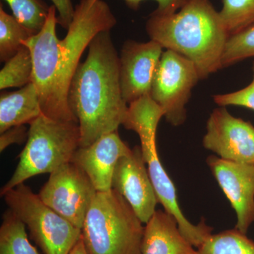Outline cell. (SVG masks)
Instances as JSON below:
<instances>
[{
  "label": "cell",
  "instance_id": "obj_1",
  "mask_svg": "<svg viewBox=\"0 0 254 254\" xmlns=\"http://www.w3.org/2000/svg\"><path fill=\"white\" fill-rule=\"evenodd\" d=\"M56 12L54 5L50 6L43 29L23 44L31 50L33 83L43 115L58 121L78 123L68 105L70 83L92 40L100 32L111 31L117 18L103 0H80L66 36L60 40Z\"/></svg>",
  "mask_w": 254,
  "mask_h": 254
},
{
  "label": "cell",
  "instance_id": "obj_2",
  "mask_svg": "<svg viewBox=\"0 0 254 254\" xmlns=\"http://www.w3.org/2000/svg\"><path fill=\"white\" fill-rule=\"evenodd\" d=\"M68 100L79 126L80 147L123 125L128 106L120 87V56L110 31L100 32L92 40L88 56L70 83Z\"/></svg>",
  "mask_w": 254,
  "mask_h": 254
},
{
  "label": "cell",
  "instance_id": "obj_3",
  "mask_svg": "<svg viewBox=\"0 0 254 254\" xmlns=\"http://www.w3.org/2000/svg\"><path fill=\"white\" fill-rule=\"evenodd\" d=\"M145 31L151 41L194 64L200 80L222 68V56L230 35L210 0H185L172 14L153 11Z\"/></svg>",
  "mask_w": 254,
  "mask_h": 254
},
{
  "label": "cell",
  "instance_id": "obj_4",
  "mask_svg": "<svg viewBox=\"0 0 254 254\" xmlns=\"http://www.w3.org/2000/svg\"><path fill=\"white\" fill-rule=\"evenodd\" d=\"M123 196L97 192L81 228L88 254H140L144 227Z\"/></svg>",
  "mask_w": 254,
  "mask_h": 254
},
{
  "label": "cell",
  "instance_id": "obj_5",
  "mask_svg": "<svg viewBox=\"0 0 254 254\" xmlns=\"http://www.w3.org/2000/svg\"><path fill=\"white\" fill-rule=\"evenodd\" d=\"M163 117V111L156 105L138 103L128 110L123 126L127 130L136 132L139 137L142 153L159 203L163 205L167 213L176 219L184 237L193 247L198 248L212 235L213 228L208 226L204 220L196 225L190 223L182 212L175 185L160 162L157 150V128Z\"/></svg>",
  "mask_w": 254,
  "mask_h": 254
},
{
  "label": "cell",
  "instance_id": "obj_6",
  "mask_svg": "<svg viewBox=\"0 0 254 254\" xmlns=\"http://www.w3.org/2000/svg\"><path fill=\"white\" fill-rule=\"evenodd\" d=\"M28 130L26 146L18 155L17 168L1 187V196L32 177L52 173L71 162L80 147L81 133L76 122L58 121L42 114L30 124Z\"/></svg>",
  "mask_w": 254,
  "mask_h": 254
},
{
  "label": "cell",
  "instance_id": "obj_7",
  "mask_svg": "<svg viewBox=\"0 0 254 254\" xmlns=\"http://www.w3.org/2000/svg\"><path fill=\"white\" fill-rule=\"evenodd\" d=\"M5 202L28 227L44 254H68L81 237V229L47 205L24 183L6 191Z\"/></svg>",
  "mask_w": 254,
  "mask_h": 254
},
{
  "label": "cell",
  "instance_id": "obj_8",
  "mask_svg": "<svg viewBox=\"0 0 254 254\" xmlns=\"http://www.w3.org/2000/svg\"><path fill=\"white\" fill-rule=\"evenodd\" d=\"M199 80L198 69L190 60L173 50L163 52L150 95L170 125L180 126L186 121V105Z\"/></svg>",
  "mask_w": 254,
  "mask_h": 254
},
{
  "label": "cell",
  "instance_id": "obj_9",
  "mask_svg": "<svg viewBox=\"0 0 254 254\" xmlns=\"http://www.w3.org/2000/svg\"><path fill=\"white\" fill-rule=\"evenodd\" d=\"M97 192L83 170L69 162L50 174L38 195L47 205L81 229Z\"/></svg>",
  "mask_w": 254,
  "mask_h": 254
},
{
  "label": "cell",
  "instance_id": "obj_10",
  "mask_svg": "<svg viewBox=\"0 0 254 254\" xmlns=\"http://www.w3.org/2000/svg\"><path fill=\"white\" fill-rule=\"evenodd\" d=\"M203 145L224 160L254 164V127L220 107L209 117Z\"/></svg>",
  "mask_w": 254,
  "mask_h": 254
},
{
  "label": "cell",
  "instance_id": "obj_11",
  "mask_svg": "<svg viewBox=\"0 0 254 254\" xmlns=\"http://www.w3.org/2000/svg\"><path fill=\"white\" fill-rule=\"evenodd\" d=\"M141 146H136L117 164L113 190L125 198L137 217L146 224L156 211L159 203L146 168Z\"/></svg>",
  "mask_w": 254,
  "mask_h": 254
},
{
  "label": "cell",
  "instance_id": "obj_12",
  "mask_svg": "<svg viewBox=\"0 0 254 254\" xmlns=\"http://www.w3.org/2000/svg\"><path fill=\"white\" fill-rule=\"evenodd\" d=\"M156 42L128 40L120 55V79L123 99L130 103L150 95L155 71L163 53Z\"/></svg>",
  "mask_w": 254,
  "mask_h": 254
},
{
  "label": "cell",
  "instance_id": "obj_13",
  "mask_svg": "<svg viewBox=\"0 0 254 254\" xmlns=\"http://www.w3.org/2000/svg\"><path fill=\"white\" fill-rule=\"evenodd\" d=\"M206 162L236 212L235 228L247 235L254 222V164L228 161L215 155L208 157Z\"/></svg>",
  "mask_w": 254,
  "mask_h": 254
},
{
  "label": "cell",
  "instance_id": "obj_14",
  "mask_svg": "<svg viewBox=\"0 0 254 254\" xmlns=\"http://www.w3.org/2000/svg\"><path fill=\"white\" fill-rule=\"evenodd\" d=\"M131 151L118 131L106 133L86 147H79L71 162L88 175L98 192L113 189V178L119 160Z\"/></svg>",
  "mask_w": 254,
  "mask_h": 254
},
{
  "label": "cell",
  "instance_id": "obj_15",
  "mask_svg": "<svg viewBox=\"0 0 254 254\" xmlns=\"http://www.w3.org/2000/svg\"><path fill=\"white\" fill-rule=\"evenodd\" d=\"M193 247L173 215L156 210L145 224L140 254H197Z\"/></svg>",
  "mask_w": 254,
  "mask_h": 254
},
{
  "label": "cell",
  "instance_id": "obj_16",
  "mask_svg": "<svg viewBox=\"0 0 254 254\" xmlns=\"http://www.w3.org/2000/svg\"><path fill=\"white\" fill-rule=\"evenodd\" d=\"M43 114L34 83L0 96V133L11 127L31 124Z\"/></svg>",
  "mask_w": 254,
  "mask_h": 254
},
{
  "label": "cell",
  "instance_id": "obj_17",
  "mask_svg": "<svg viewBox=\"0 0 254 254\" xmlns=\"http://www.w3.org/2000/svg\"><path fill=\"white\" fill-rule=\"evenodd\" d=\"M0 227V254H39L30 243L26 225L10 209Z\"/></svg>",
  "mask_w": 254,
  "mask_h": 254
},
{
  "label": "cell",
  "instance_id": "obj_18",
  "mask_svg": "<svg viewBox=\"0 0 254 254\" xmlns=\"http://www.w3.org/2000/svg\"><path fill=\"white\" fill-rule=\"evenodd\" d=\"M197 254H254V242L236 228L210 235Z\"/></svg>",
  "mask_w": 254,
  "mask_h": 254
},
{
  "label": "cell",
  "instance_id": "obj_19",
  "mask_svg": "<svg viewBox=\"0 0 254 254\" xmlns=\"http://www.w3.org/2000/svg\"><path fill=\"white\" fill-rule=\"evenodd\" d=\"M33 61L31 50L23 46L5 63L0 71V89L23 88L33 82Z\"/></svg>",
  "mask_w": 254,
  "mask_h": 254
},
{
  "label": "cell",
  "instance_id": "obj_20",
  "mask_svg": "<svg viewBox=\"0 0 254 254\" xmlns=\"http://www.w3.org/2000/svg\"><path fill=\"white\" fill-rule=\"evenodd\" d=\"M34 36L18 22L14 16L8 14L0 4V61L6 63L23 46V42Z\"/></svg>",
  "mask_w": 254,
  "mask_h": 254
},
{
  "label": "cell",
  "instance_id": "obj_21",
  "mask_svg": "<svg viewBox=\"0 0 254 254\" xmlns=\"http://www.w3.org/2000/svg\"><path fill=\"white\" fill-rule=\"evenodd\" d=\"M13 16L27 29L36 35L46 24L50 7L43 0H4Z\"/></svg>",
  "mask_w": 254,
  "mask_h": 254
},
{
  "label": "cell",
  "instance_id": "obj_22",
  "mask_svg": "<svg viewBox=\"0 0 254 254\" xmlns=\"http://www.w3.org/2000/svg\"><path fill=\"white\" fill-rule=\"evenodd\" d=\"M220 13L229 35L254 24V0H222Z\"/></svg>",
  "mask_w": 254,
  "mask_h": 254
},
{
  "label": "cell",
  "instance_id": "obj_23",
  "mask_svg": "<svg viewBox=\"0 0 254 254\" xmlns=\"http://www.w3.org/2000/svg\"><path fill=\"white\" fill-rule=\"evenodd\" d=\"M254 58V24L230 35L222 56V68Z\"/></svg>",
  "mask_w": 254,
  "mask_h": 254
},
{
  "label": "cell",
  "instance_id": "obj_24",
  "mask_svg": "<svg viewBox=\"0 0 254 254\" xmlns=\"http://www.w3.org/2000/svg\"><path fill=\"white\" fill-rule=\"evenodd\" d=\"M253 79L245 88L232 93L213 95L214 102L220 107L239 106L254 111V63Z\"/></svg>",
  "mask_w": 254,
  "mask_h": 254
},
{
  "label": "cell",
  "instance_id": "obj_25",
  "mask_svg": "<svg viewBox=\"0 0 254 254\" xmlns=\"http://www.w3.org/2000/svg\"><path fill=\"white\" fill-rule=\"evenodd\" d=\"M28 131L25 125L11 127L1 133L0 136V151L6 149L14 143L21 144L28 139Z\"/></svg>",
  "mask_w": 254,
  "mask_h": 254
},
{
  "label": "cell",
  "instance_id": "obj_26",
  "mask_svg": "<svg viewBox=\"0 0 254 254\" xmlns=\"http://www.w3.org/2000/svg\"><path fill=\"white\" fill-rule=\"evenodd\" d=\"M127 6L132 10L138 9L140 4L144 0H124ZM158 3V8L154 11L159 14H172L176 12L181 7L185 0H154Z\"/></svg>",
  "mask_w": 254,
  "mask_h": 254
},
{
  "label": "cell",
  "instance_id": "obj_27",
  "mask_svg": "<svg viewBox=\"0 0 254 254\" xmlns=\"http://www.w3.org/2000/svg\"><path fill=\"white\" fill-rule=\"evenodd\" d=\"M58 11V23L64 29L68 30L72 22L75 8L71 0H51Z\"/></svg>",
  "mask_w": 254,
  "mask_h": 254
},
{
  "label": "cell",
  "instance_id": "obj_28",
  "mask_svg": "<svg viewBox=\"0 0 254 254\" xmlns=\"http://www.w3.org/2000/svg\"><path fill=\"white\" fill-rule=\"evenodd\" d=\"M68 254H88L87 252L86 247H85L82 237L78 241L77 243L73 247L70 253Z\"/></svg>",
  "mask_w": 254,
  "mask_h": 254
}]
</instances>
